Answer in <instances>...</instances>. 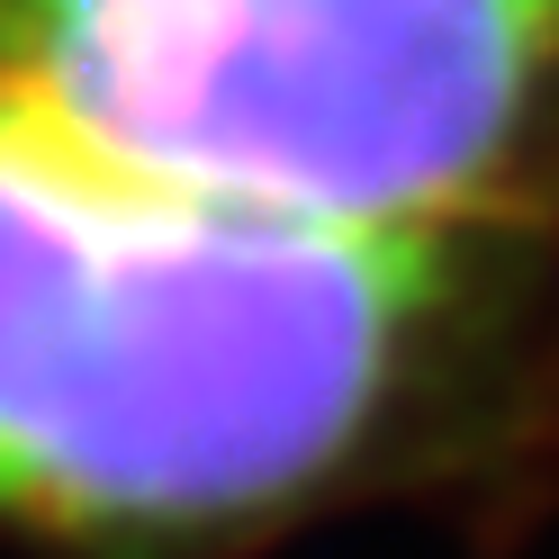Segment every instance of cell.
Wrapping results in <instances>:
<instances>
[{"label":"cell","instance_id":"6da1fadb","mask_svg":"<svg viewBox=\"0 0 559 559\" xmlns=\"http://www.w3.org/2000/svg\"><path fill=\"white\" fill-rule=\"evenodd\" d=\"M559 497V253L271 226L0 91V559H280Z\"/></svg>","mask_w":559,"mask_h":559},{"label":"cell","instance_id":"7a4b0ae2","mask_svg":"<svg viewBox=\"0 0 559 559\" xmlns=\"http://www.w3.org/2000/svg\"><path fill=\"white\" fill-rule=\"evenodd\" d=\"M0 91L271 226L559 253V0H0Z\"/></svg>","mask_w":559,"mask_h":559}]
</instances>
